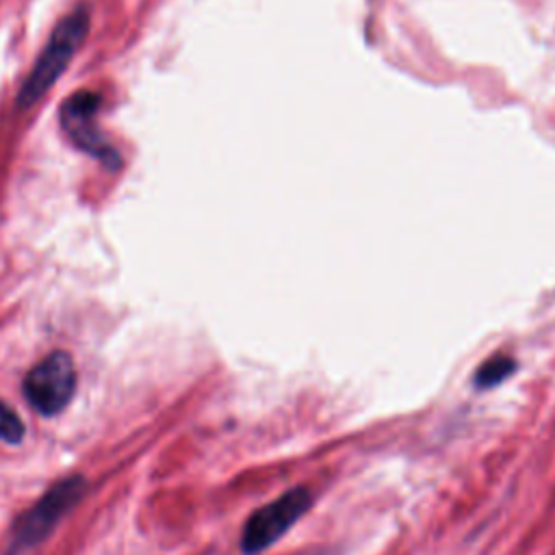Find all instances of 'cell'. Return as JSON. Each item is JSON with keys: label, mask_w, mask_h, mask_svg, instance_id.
Returning <instances> with one entry per match:
<instances>
[{"label": "cell", "mask_w": 555, "mask_h": 555, "mask_svg": "<svg viewBox=\"0 0 555 555\" xmlns=\"http://www.w3.org/2000/svg\"><path fill=\"white\" fill-rule=\"evenodd\" d=\"M89 33V11L85 7L67 13L52 30L46 48L37 56L33 69L17 91V108L26 111L35 102H39L46 91L59 80V76L67 69L74 54L78 52L82 39Z\"/></svg>", "instance_id": "6da1fadb"}, {"label": "cell", "mask_w": 555, "mask_h": 555, "mask_svg": "<svg viewBox=\"0 0 555 555\" xmlns=\"http://www.w3.org/2000/svg\"><path fill=\"white\" fill-rule=\"evenodd\" d=\"M87 488L89 486L82 475H67L54 481L28 509L15 518L9 533L7 555H22L24 551L39 546L80 503Z\"/></svg>", "instance_id": "7a4b0ae2"}, {"label": "cell", "mask_w": 555, "mask_h": 555, "mask_svg": "<svg viewBox=\"0 0 555 555\" xmlns=\"http://www.w3.org/2000/svg\"><path fill=\"white\" fill-rule=\"evenodd\" d=\"M312 507V490L295 486L278 499L254 509L241 531L243 555H258L273 546L308 509Z\"/></svg>", "instance_id": "3957f363"}, {"label": "cell", "mask_w": 555, "mask_h": 555, "mask_svg": "<svg viewBox=\"0 0 555 555\" xmlns=\"http://www.w3.org/2000/svg\"><path fill=\"white\" fill-rule=\"evenodd\" d=\"M76 382L72 356L67 351H52L24 375L22 392L41 416H56L74 399Z\"/></svg>", "instance_id": "277c9868"}, {"label": "cell", "mask_w": 555, "mask_h": 555, "mask_svg": "<svg viewBox=\"0 0 555 555\" xmlns=\"http://www.w3.org/2000/svg\"><path fill=\"white\" fill-rule=\"evenodd\" d=\"M100 106V98L89 91H78L61 106V126L72 139L74 145H78L85 152H91L100 158H106L108 150L102 141V137L95 132V111Z\"/></svg>", "instance_id": "5b68a950"}, {"label": "cell", "mask_w": 555, "mask_h": 555, "mask_svg": "<svg viewBox=\"0 0 555 555\" xmlns=\"http://www.w3.org/2000/svg\"><path fill=\"white\" fill-rule=\"evenodd\" d=\"M516 371V360L507 353H496L488 358L477 371H475V386L486 390L492 386H499L505 377H509Z\"/></svg>", "instance_id": "8992f818"}, {"label": "cell", "mask_w": 555, "mask_h": 555, "mask_svg": "<svg viewBox=\"0 0 555 555\" xmlns=\"http://www.w3.org/2000/svg\"><path fill=\"white\" fill-rule=\"evenodd\" d=\"M24 438L22 418L0 399V440L7 444H17Z\"/></svg>", "instance_id": "52a82bcc"}]
</instances>
